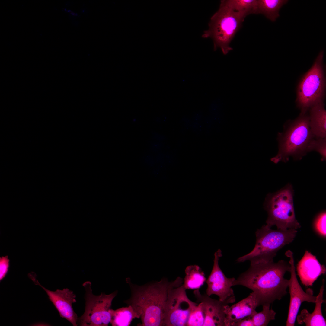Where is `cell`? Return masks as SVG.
I'll list each match as a JSON object with an SVG mask.
<instances>
[{
	"instance_id": "cell-1",
	"label": "cell",
	"mask_w": 326,
	"mask_h": 326,
	"mask_svg": "<svg viewBox=\"0 0 326 326\" xmlns=\"http://www.w3.org/2000/svg\"><path fill=\"white\" fill-rule=\"evenodd\" d=\"M290 270L289 262L283 260L251 264L249 269L234 281L233 286L241 285L252 290L258 306L270 305L287 294L289 280L284 276Z\"/></svg>"
},
{
	"instance_id": "cell-2",
	"label": "cell",
	"mask_w": 326,
	"mask_h": 326,
	"mask_svg": "<svg viewBox=\"0 0 326 326\" xmlns=\"http://www.w3.org/2000/svg\"><path fill=\"white\" fill-rule=\"evenodd\" d=\"M126 280L130 287L131 295L124 302L139 312L142 325L163 326L165 308L171 281L163 278L160 281L138 285L133 283L130 278H126Z\"/></svg>"
},
{
	"instance_id": "cell-3",
	"label": "cell",
	"mask_w": 326,
	"mask_h": 326,
	"mask_svg": "<svg viewBox=\"0 0 326 326\" xmlns=\"http://www.w3.org/2000/svg\"><path fill=\"white\" fill-rule=\"evenodd\" d=\"M314 138L310 125L307 113H300L295 119L288 122L284 130L278 133V151L271 160L276 164L286 162L290 157L296 160L301 159L308 152V148Z\"/></svg>"
},
{
	"instance_id": "cell-4",
	"label": "cell",
	"mask_w": 326,
	"mask_h": 326,
	"mask_svg": "<svg viewBox=\"0 0 326 326\" xmlns=\"http://www.w3.org/2000/svg\"><path fill=\"white\" fill-rule=\"evenodd\" d=\"M297 232L293 229L273 230L264 225L256 232V242L253 250L236 261L241 263L249 260L253 264L273 260L279 250L293 241Z\"/></svg>"
},
{
	"instance_id": "cell-5",
	"label": "cell",
	"mask_w": 326,
	"mask_h": 326,
	"mask_svg": "<svg viewBox=\"0 0 326 326\" xmlns=\"http://www.w3.org/2000/svg\"><path fill=\"white\" fill-rule=\"evenodd\" d=\"M324 52L321 51L310 68L302 77L298 85L296 102L300 113H307L314 105L324 102L326 78L323 64Z\"/></svg>"
},
{
	"instance_id": "cell-6",
	"label": "cell",
	"mask_w": 326,
	"mask_h": 326,
	"mask_svg": "<svg viewBox=\"0 0 326 326\" xmlns=\"http://www.w3.org/2000/svg\"><path fill=\"white\" fill-rule=\"evenodd\" d=\"M245 17L235 12L221 1L219 8L211 17L209 29L204 32L203 38H211L214 43V50L220 48L226 55L233 48L230 44L241 27Z\"/></svg>"
},
{
	"instance_id": "cell-7",
	"label": "cell",
	"mask_w": 326,
	"mask_h": 326,
	"mask_svg": "<svg viewBox=\"0 0 326 326\" xmlns=\"http://www.w3.org/2000/svg\"><path fill=\"white\" fill-rule=\"evenodd\" d=\"M294 190L288 184L273 193L268 194L264 202V208L268 213L266 225H276L277 229H296L301 227L296 219L293 203Z\"/></svg>"
},
{
	"instance_id": "cell-8",
	"label": "cell",
	"mask_w": 326,
	"mask_h": 326,
	"mask_svg": "<svg viewBox=\"0 0 326 326\" xmlns=\"http://www.w3.org/2000/svg\"><path fill=\"white\" fill-rule=\"evenodd\" d=\"M183 282L180 277L171 281L165 308L163 326H186L192 310L197 304L188 297Z\"/></svg>"
},
{
	"instance_id": "cell-9",
	"label": "cell",
	"mask_w": 326,
	"mask_h": 326,
	"mask_svg": "<svg viewBox=\"0 0 326 326\" xmlns=\"http://www.w3.org/2000/svg\"><path fill=\"white\" fill-rule=\"evenodd\" d=\"M85 290V311L78 318V325L81 326H107L111 320L110 307L117 291L109 294L101 293L99 295L93 294L91 283L89 281L83 284Z\"/></svg>"
},
{
	"instance_id": "cell-10",
	"label": "cell",
	"mask_w": 326,
	"mask_h": 326,
	"mask_svg": "<svg viewBox=\"0 0 326 326\" xmlns=\"http://www.w3.org/2000/svg\"><path fill=\"white\" fill-rule=\"evenodd\" d=\"M285 255L290 259L291 277L289 280L288 287L290 295V302L289 307L286 326H294L296 317L302 303L304 301L315 303L316 296L313 295V290L310 288L304 292L299 284L296 276L293 253L290 250L285 253Z\"/></svg>"
},
{
	"instance_id": "cell-11",
	"label": "cell",
	"mask_w": 326,
	"mask_h": 326,
	"mask_svg": "<svg viewBox=\"0 0 326 326\" xmlns=\"http://www.w3.org/2000/svg\"><path fill=\"white\" fill-rule=\"evenodd\" d=\"M214 256L212 270L206 281L207 287L206 294L209 296L213 294L216 295L221 301L235 297L232 288L235 278L227 277L219 266V260L222 256L221 250L218 249Z\"/></svg>"
},
{
	"instance_id": "cell-12",
	"label": "cell",
	"mask_w": 326,
	"mask_h": 326,
	"mask_svg": "<svg viewBox=\"0 0 326 326\" xmlns=\"http://www.w3.org/2000/svg\"><path fill=\"white\" fill-rule=\"evenodd\" d=\"M29 276L35 284L40 286L46 292L60 316L68 321L73 326H78V317L72 306V304L76 302V296L73 292L68 288L57 289L55 291L49 290L40 285L33 274H29Z\"/></svg>"
},
{
	"instance_id": "cell-13",
	"label": "cell",
	"mask_w": 326,
	"mask_h": 326,
	"mask_svg": "<svg viewBox=\"0 0 326 326\" xmlns=\"http://www.w3.org/2000/svg\"><path fill=\"white\" fill-rule=\"evenodd\" d=\"M197 302L201 303L205 314L203 326H225V306L235 301V297L224 301L212 299L206 294H201L199 289L193 292Z\"/></svg>"
},
{
	"instance_id": "cell-14",
	"label": "cell",
	"mask_w": 326,
	"mask_h": 326,
	"mask_svg": "<svg viewBox=\"0 0 326 326\" xmlns=\"http://www.w3.org/2000/svg\"><path fill=\"white\" fill-rule=\"evenodd\" d=\"M296 269L302 283L307 286H312L319 276L326 272L325 266L321 264L316 256L308 251L298 262Z\"/></svg>"
},
{
	"instance_id": "cell-15",
	"label": "cell",
	"mask_w": 326,
	"mask_h": 326,
	"mask_svg": "<svg viewBox=\"0 0 326 326\" xmlns=\"http://www.w3.org/2000/svg\"><path fill=\"white\" fill-rule=\"evenodd\" d=\"M258 306L255 295L252 292L246 298L231 306H225V326H231L233 323L244 318L252 317L257 312Z\"/></svg>"
},
{
	"instance_id": "cell-16",
	"label": "cell",
	"mask_w": 326,
	"mask_h": 326,
	"mask_svg": "<svg viewBox=\"0 0 326 326\" xmlns=\"http://www.w3.org/2000/svg\"><path fill=\"white\" fill-rule=\"evenodd\" d=\"M325 280L322 283L319 294L316 296L315 307L313 312L310 313L306 309H303L296 317L298 323L302 325L305 324L306 326H325L326 321L323 317L321 310L322 304L325 302L323 299Z\"/></svg>"
},
{
	"instance_id": "cell-17",
	"label": "cell",
	"mask_w": 326,
	"mask_h": 326,
	"mask_svg": "<svg viewBox=\"0 0 326 326\" xmlns=\"http://www.w3.org/2000/svg\"><path fill=\"white\" fill-rule=\"evenodd\" d=\"M309 110V125L314 138H326V111L324 102L314 105Z\"/></svg>"
},
{
	"instance_id": "cell-18",
	"label": "cell",
	"mask_w": 326,
	"mask_h": 326,
	"mask_svg": "<svg viewBox=\"0 0 326 326\" xmlns=\"http://www.w3.org/2000/svg\"><path fill=\"white\" fill-rule=\"evenodd\" d=\"M110 314V323L113 326H129L133 319L140 317L139 312L131 305L115 310L111 309Z\"/></svg>"
},
{
	"instance_id": "cell-19",
	"label": "cell",
	"mask_w": 326,
	"mask_h": 326,
	"mask_svg": "<svg viewBox=\"0 0 326 326\" xmlns=\"http://www.w3.org/2000/svg\"><path fill=\"white\" fill-rule=\"evenodd\" d=\"M185 273L183 285L186 289H198L206 280L204 272L197 265L187 266Z\"/></svg>"
},
{
	"instance_id": "cell-20",
	"label": "cell",
	"mask_w": 326,
	"mask_h": 326,
	"mask_svg": "<svg viewBox=\"0 0 326 326\" xmlns=\"http://www.w3.org/2000/svg\"><path fill=\"white\" fill-rule=\"evenodd\" d=\"M286 0H258V14H262L272 21L279 16L281 8L288 2Z\"/></svg>"
},
{
	"instance_id": "cell-21",
	"label": "cell",
	"mask_w": 326,
	"mask_h": 326,
	"mask_svg": "<svg viewBox=\"0 0 326 326\" xmlns=\"http://www.w3.org/2000/svg\"><path fill=\"white\" fill-rule=\"evenodd\" d=\"M225 4L234 11L245 18L251 14H258L256 0H223Z\"/></svg>"
},
{
	"instance_id": "cell-22",
	"label": "cell",
	"mask_w": 326,
	"mask_h": 326,
	"mask_svg": "<svg viewBox=\"0 0 326 326\" xmlns=\"http://www.w3.org/2000/svg\"><path fill=\"white\" fill-rule=\"evenodd\" d=\"M270 305L262 306V310L257 312L252 317L254 326H267L270 321L275 319L276 313Z\"/></svg>"
},
{
	"instance_id": "cell-23",
	"label": "cell",
	"mask_w": 326,
	"mask_h": 326,
	"mask_svg": "<svg viewBox=\"0 0 326 326\" xmlns=\"http://www.w3.org/2000/svg\"><path fill=\"white\" fill-rule=\"evenodd\" d=\"M198 303L193 307L189 316L186 326H202L205 321V314L201 303Z\"/></svg>"
},
{
	"instance_id": "cell-24",
	"label": "cell",
	"mask_w": 326,
	"mask_h": 326,
	"mask_svg": "<svg viewBox=\"0 0 326 326\" xmlns=\"http://www.w3.org/2000/svg\"><path fill=\"white\" fill-rule=\"evenodd\" d=\"M314 151L321 155V160L325 161L326 159V138H315L311 141L308 147V152Z\"/></svg>"
},
{
	"instance_id": "cell-25",
	"label": "cell",
	"mask_w": 326,
	"mask_h": 326,
	"mask_svg": "<svg viewBox=\"0 0 326 326\" xmlns=\"http://www.w3.org/2000/svg\"><path fill=\"white\" fill-rule=\"evenodd\" d=\"M326 213L323 211L319 213L315 218L314 221V226L318 234L325 237Z\"/></svg>"
},
{
	"instance_id": "cell-26",
	"label": "cell",
	"mask_w": 326,
	"mask_h": 326,
	"mask_svg": "<svg viewBox=\"0 0 326 326\" xmlns=\"http://www.w3.org/2000/svg\"><path fill=\"white\" fill-rule=\"evenodd\" d=\"M9 259L8 256L2 257L0 258V280H2L8 272L9 267Z\"/></svg>"
},
{
	"instance_id": "cell-27",
	"label": "cell",
	"mask_w": 326,
	"mask_h": 326,
	"mask_svg": "<svg viewBox=\"0 0 326 326\" xmlns=\"http://www.w3.org/2000/svg\"><path fill=\"white\" fill-rule=\"evenodd\" d=\"M252 317H248L241 320L233 323L231 326H254Z\"/></svg>"
}]
</instances>
